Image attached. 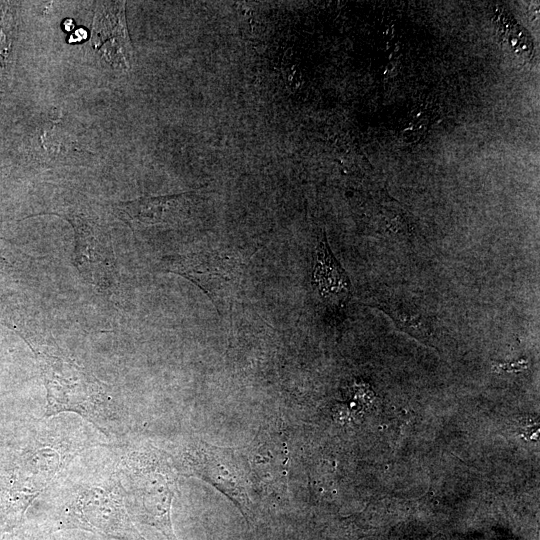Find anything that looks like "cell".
I'll use <instances>...</instances> for the list:
<instances>
[{"mask_svg": "<svg viewBox=\"0 0 540 540\" xmlns=\"http://www.w3.org/2000/svg\"><path fill=\"white\" fill-rule=\"evenodd\" d=\"M91 444L84 431H67L59 419L40 425L0 478L3 528L19 526L35 498Z\"/></svg>", "mask_w": 540, "mask_h": 540, "instance_id": "1", "label": "cell"}, {"mask_svg": "<svg viewBox=\"0 0 540 540\" xmlns=\"http://www.w3.org/2000/svg\"><path fill=\"white\" fill-rule=\"evenodd\" d=\"M47 391L45 417L74 412L99 430H108L115 415L108 386L72 359L59 355L52 346L29 337Z\"/></svg>", "mask_w": 540, "mask_h": 540, "instance_id": "2", "label": "cell"}, {"mask_svg": "<svg viewBox=\"0 0 540 540\" xmlns=\"http://www.w3.org/2000/svg\"><path fill=\"white\" fill-rule=\"evenodd\" d=\"M116 469L128 513L176 540L170 517L177 490L174 464L152 448H135L124 452Z\"/></svg>", "mask_w": 540, "mask_h": 540, "instance_id": "3", "label": "cell"}, {"mask_svg": "<svg viewBox=\"0 0 540 540\" xmlns=\"http://www.w3.org/2000/svg\"><path fill=\"white\" fill-rule=\"evenodd\" d=\"M173 462L178 474L208 482L227 496L245 517L252 513L250 467L244 455L233 448L198 440L185 443Z\"/></svg>", "mask_w": 540, "mask_h": 540, "instance_id": "4", "label": "cell"}, {"mask_svg": "<svg viewBox=\"0 0 540 540\" xmlns=\"http://www.w3.org/2000/svg\"><path fill=\"white\" fill-rule=\"evenodd\" d=\"M67 496L60 517L68 526L118 540H133L137 534L116 474L106 480L79 483Z\"/></svg>", "mask_w": 540, "mask_h": 540, "instance_id": "5", "label": "cell"}, {"mask_svg": "<svg viewBox=\"0 0 540 540\" xmlns=\"http://www.w3.org/2000/svg\"><path fill=\"white\" fill-rule=\"evenodd\" d=\"M167 264L168 271L199 286L216 308L218 303H225L238 291L243 273V263L239 257L215 250L172 256Z\"/></svg>", "mask_w": 540, "mask_h": 540, "instance_id": "6", "label": "cell"}, {"mask_svg": "<svg viewBox=\"0 0 540 540\" xmlns=\"http://www.w3.org/2000/svg\"><path fill=\"white\" fill-rule=\"evenodd\" d=\"M75 232V264L82 276L95 286L108 289L116 283L115 259L105 234L94 224L69 219Z\"/></svg>", "mask_w": 540, "mask_h": 540, "instance_id": "7", "label": "cell"}, {"mask_svg": "<svg viewBox=\"0 0 540 540\" xmlns=\"http://www.w3.org/2000/svg\"><path fill=\"white\" fill-rule=\"evenodd\" d=\"M124 4L125 2H102L97 6L92 23L91 44L112 66L128 69L132 49Z\"/></svg>", "mask_w": 540, "mask_h": 540, "instance_id": "8", "label": "cell"}, {"mask_svg": "<svg viewBox=\"0 0 540 540\" xmlns=\"http://www.w3.org/2000/svg\"><path fill=\"white\" fill-rule=\"evenodd\" d=\"M313 282L325 298L341 299L350 289L349 279L332 254L324 235L317 245Z\"/></svg>", "mask_w": 540, "mask_h": 540, "instance_id": "9", "label": "cell"}, {"mask_svg": "<svg viewBox=\"0 0 540 540\" xmlns=\"http://www.w3.org/2000/svg\"><path fill=\"white\" fill-rule=\"evenodd\" d=\"M184 195L147 197L119 206L122 218L131 224L156 225L166 223L180 205Z\"/></svg>", "mask_w": 540, "mask_h": 540, "instance_id": "10", "label": "cell"}, {"mask_svg": "<svg viewBox=\"0 0 540 540\" xmlns=\"http://www.w3.org/2000/svg\"><path fill=\"white\" fill-rule=\"evenodd\" d=\"M384 308L399 327L420 330L431 327L428 319L423 314L415 312L411 307L402 304H390Z\"/></svg>", "mask_w": 540, "mask_h": 540, "instance_id": "11", "label": "cell"}, {"mask_svg": "<svg viewBox=\"0 0 540 540\" xmlns=\"http://www.w3.org/2000/svg\"><path fill=\"white\" fill-rule=\"evenodd\" d=\"M13 19L5 5H0V56L5 57L12 44Z\"/></svg>", "mask_w": 540, "mask_h": 540, "instance_id": "12", "label": "cell"}, {"mask_svg": "<svg viewBox=\"0 0 540 540\" xmlns=\"http://www.w3.org/2000/svg\"><path fill=\"white\" fill-rule=\"evenodd\" d=\"M0 540H28L23 533L15 530V528L4 531Z\"/></svg>", "mask_w": 540, "mask_h": 540, "instance_id": "13", "label": "cell"}, {"mask_svg": "<svg viewBox=\"0 0 540 540\" xmlns=\"http://www.w3.org/2000/svg\"><path fill=\"white\" fill-rule=\"evenodd\" d=\"M73 36H75V39L72 42L80 41L86 37V31L83 29H78Z\"/></svg>", "mask_w": 540, "mask_h": 540, "instance_id": "14", "label": "cell"}, {"mask_svg": "<svg viewBox=\"0 0 540 540\" xmlns=\"http://www.w3.org/2000/svg\"><path fill=\"white\" fill-rule=\"evenodd\" d=\"M65 26H66L67 30H70L71 27H72V21L71 20H66L65 21Z\"/></svg>", "mask_w": 540, "mask_h": 540, "instance_id": "15", "label": "cell"}]
</instances>
